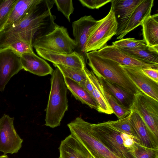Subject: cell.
<instances>
[{
  "label": "cell",
  "mask_w": 158,
  "mask_h": 158,
  "mask_svg": "<svg viewBox=\"0 0 158 158\" xmlns=\"http://www.w3.org/2000/svg\"><path fill=\"white\" fill-rule=\"evenodd\" d=\"M59 69L64 77L70 78L78 83L86 79V67L83 69H75L58 64H53Z\"/></svg>",
  "instance_id": "26"
},
{
  "label": "cell",
  "mask_w": 158,
  "mask_h": 158,
  "mask_svg": "<svg viewBox=\"0 0 158 158\" xmlns=\"http://www.w3.org/2000/svg\"><path fill=\"white\" fill-rule=\"evenodd\" d=\"M17 0H0V33L4 28Z\"/></svg>",
  "instance_id": "29"
},
{
  "label": "cell",
  "mask_w": 158,
  "mask_h": 158,
  "mask_svg": "<svg viewBox=\"0 0 158 158\" xmlns=\"http://www.w3.org/2000/svg\"><path fill=\"white\" fill-rule=\"evenodd\" d=\"M51 88L47 108L45 125L52 128L59 126L68 108V88L64 77L56 67L52 74Z\"/></svg>",
  "instance_id": "4"
},
{
  "label": "cell",
  "mask_w": 158,
  "mask_h": 158,
  "mask_svg": "<svg viewBox=\"0 0 158 158\" xmlns=\"http://www.w3.org/2000/svg\"><path fill=\"white\" fill-rule=\"evenodd\" d=\"M143 73L149 78L158 83V69L151 67L141 68Z\"/></svg>",
  "instance_id": "35"
},
{
  "label": "cell",
  "mask_w": 158,
  "mask_h": 158,
  "mask_svg": "<svg viewBox=\"0 0 158 158\" xmlns=\"http://www.w3.org/2000/svg\"><path fill=\"white\" fill-rule=\"evenodd\" d=\"M8 47H10L20 56L25 53L34 52L32 44L24 41L21 40L15 42Z\"/></svg>",
  "instance_id": "33"
},
{
  "label": "cell",
  "mask_w": 158,
  "mask_h": 158,
  "mask_svg": "<svg viewBox=\"0 0 158 158\" xmlns=\"http://www.w3.org/2000/svg\"><path fill=\"white\" fill-rule=\"evenodd\" d=\"M36 0H17L10 15L5 28L15 24L27 15Z\"/></svg>",
  "instance_id": "24"
},
{
  "label": "cell",
  "mask_w": 158,
  "mask_h": 158,
  "mask_svg": "<svg viewBox=\"0 0 158 158\" xmlns=\"http://www.w3.org/2000/svg\"><path fill=\"white\" fill-rule=\"evenodd\" d=\"M124 52L140 60L158 64V47H150L146 45L133 50Z\"/></svg>",
  "instance_id": "25"
},
{
  "label": "cell",
  "mask_w": 158,
  "mask_h": 158,
  "mask_svg": "<svg viewBox=\"0 0 158 158\" xmlns=\"http://www.w3.org/2000/svg\"><path fill=\"white\" fill-rule=\"evenodd\" d=\"M122 66L129 78L140 91L158 101V83L144 74L141 70L142 68Z\"/></svg>",
  "instance_id": "13"
},
{
  "label": "cell",
  "mask_w": 158,
  "mask_h": 158,
  "mask_svg": "<svg viewBox=\"0 0 158 158\" xmlns=\"http://www.w3.org/2000/svg\"><path fill=\"white\" fill-rule=\"evenodd\" d=\"M142 26L143 40L150 47H158V14L157 13L145 19Z\"/></svg>",
  "instance_id": "22"
},
{
  "label": "cell",
  "mask_w": 158,
  "mask_h": 158,
  "mask_svg": "<svg viewBox=\"0 0 158 158\" xmlns=\"http://www.w3.org/2000/svg\"><path fill=\"white\" fill-rule=\"evenodd\" d=\"M59 158H92L83 145L72 134L61 141Z\"/></svg>",
  "instance_id": "19"
},
{
  "label": "cell",
  "mask_w": 158,
  "mask_h": 158,
  "mask_svg": "<svg viewBox=\"0 0 158 158\" xmlns=\"http://www.w3.org/2000/svg\"><path fill=\"white\" fill-rule=\"evenodd\" d=\"M102 86L124 107L131 110L135 95L118 85L102 78H98Z\"/></svg>",
  "instance_id": "20"
},
{
  "label": "cell",
  "mask_w": 158,
  "mask_h": 158,
  "mask_svg": "<svg viewBox=\"0 0 158 158\" xmlns=\"http://www.w3.org/2000/svg\"><path fill=\"white\" fill-rule=\"evenodd\" d=\"M112 45H114L124 51L132 50L146 45L145 42L142 40L133 38L122 39L113 42Z\"/></svg>",
  "instance_id": "30"
},
{
  "label": "cell",
  "mask_w": 158,
  "mask_h": 158,
  "mask_svg": "<svg viewBox=\"0 0 158 158\" xmlns=\"http://www.w3.org/2000/svg\"><path fill=\"white\" fill-rule=\"evenodd\" d=\"M91 125L97 138L118 158H136L134 148L137 141L133 137L118 130L107 121L91 123Z\"/></svg>",
  "instance_id": "3"
},
{
  "label": "cell",
  "mask_w": 158,
  "mask_h": 158,
  "mask_svg": "<svg viewBox=\"0 0 158 158\" xmlns=\"http://www.w3.org/2000/svg\"><path fill=\"white\" fill-rule=\"evenodd\" d=\"M153 0H143L135 9L125 27L117 39H121L127 34L138 26L141 25L144 21L151 15Z\"/></svg>",
  "instance_id": "18"
},
{
  "label": "cell",
  "mask_w": 158,
  "mask_h": 158,
  "mask_svg": "<svg viewBox=\"0 0 158 158\" xmlns=\"http://www.w3.org/2000/svg\"><path fill=\"white\" fill-rule=\"evenodd\" d=\"M79 1L83 6L91 9H97L110 2L111 0H79Z\"/></svg>",
  "instance_id": "34"
},
{
  "label": "cell",
  "mask_w": 158,
  "mask_h": 158,
  "mask_svg": "<svg viewBox=\"0 0 158 158\" xmlns=\"http://www.w3.org/2000/svg\"><path fill=\"white\" fill-rule=\"evenodd\" d=\"M101 20L100 24L91 35L86 44L85 51L86 53L98 51L106 45L107 42L117 34L118 24L111 8L108 14Z\"/></svg>",
  "instance_id": "7"
},
{
  "label": "cell",
  "mask_w": 158,
  "mask_h": 158,
  "mask_svg": "<svg viewBox=\"0 0 158 158\" xmlns=\"http://www.w3.org/2000/svg\"><path fill=\"white\" fill-rule=\"evenodd\" d=\"M102 88L106 100L113 111V113L117 116L118 119L125 116L131 112V110L123 106L107 90L103 87Z\"/></svg>",
  "instance_id": "28"
},
{
  "label": "cell",
  "mask_w": 158,
  "mask_h": 158,
  "mask_svg": "<svg viewBox=\"0 0 158 158\" xmlns=\"http://www.w3.org/2000/svg\"><path fill=\"white\" fill-rule=\"evenodd\" d=\"M0 158H9L7 155H0Z\"/></svg>",
  "instance_id": "37"
},
{
  "label": "cell",
  "mask_w": 158,
  "mask_h": 158,
  "mask_svg": "<svg viewBox=\"0 0 158 158\" xmlns=\"http://www.w3.org/2000/svg\"><path fill=\"white\" fill-rule=\"evenodd\" d=\"M87 77L91 83L93 89V97L97 102L98 107L97 110L99 112L107 114L113 113L107 102L102 87L98 78L92 71L86 69Z\"/></svg>",
  "instance_id": "21"
},
{
  "label": "cell",
  "mask_w": 158,
  "mask_h": 158,
  "mask_svg": "<svg viewBox=\"0 0 158 158\" xmlns=\"http://www.w3.org/2000/svg\"><path fill=\"white\" fill-rule=\"evenodd\" d=\"M14 119L6 114L0 118V152L4 155L17 153L22 147L23 140L15 129Z\"/></svg>",
  "instance_id": "10"
},
{
  "label": "cell",
  "mask_w": 158,
  "mask_h": 158,
  "mask_svg": "<svg viewBox=\"0 0 158 158\" xmlns=\"http://www.w3.org/2000/svg\"><path fill=\"white\" fill-rule=\"evenodd\" d=\"M131 110L129 122L136 135L138 143L147 148H158V137L150 129L139 114Z\"/></svg>",
  "instance_id": "15"
},
{
  "label": "cell",
  "mask_w": 158,
  "mask_h": 158,
  "mask_svg": "<svg viewBox=\"0 0 158 158\" xmlns=\"http://www.w3.org/2000/svg\"><path fill=\"white\" fill-rule=\"evenodd\" d=\"M131 110L137 113L158 137V101L140 91L135 95Z\"/></svg>",
  "instance_id": "8"
},
{
  "label": "cell",
  "mask_w": 158,
  "mask_h": 158,
  "mask_svg": "<svg viewBox=\"0 0 158 158\" xmlns=\"http://www.w3.org/2000/svg\"><path fill=\"white\" fill-rule=\"evenodd\" d=\"M67 126L71 134L85 148L92 158H119L97 138L92 130L91 123L77 117Z\"/></svg>",
  "instance_id": "5"
},
{
  "label": "cell",
  "mask_w": 158,
  "mask_h": 158,
  "mask_svg": "<svg viewBox=\"0 0 158 158\" xmlns=\"http://www.w3.org/2000/svg\"><path fill=\"white\" fill-rule=\"evenodd\" d=\"M20 61L23 69L39 76L51 75L53 70L44 59L34 52L21 55Z\"/></svg>",
  "instance_id": "17"
},
{
  "label": "cell",
  "mask_w": 158,
  "mask_h": 158,
  "mask_svg": "<svg viewBox=\"0 0 158 158\" xmlns=\"http://www.w3.org/2000/svg\"><path fill=\"white\" fill-rule=\"evenodd\" d=\"M131 114V110L129 113L121 118L115 121H108L107 122L118 130L133 137L138 143L136 135L129 122Z\"/></svg>",
  "instance_id": "27"
},
{
  "label": "cell",
  "mask_w": 158,
  "mask_h": 158,
  "mask_svg": "<svg viewBox=\"0 0 158 158\" xmlns=\"http://www.w3.org/2000/svg\"><path fill=\"white\" fill-rule=\"evenodd\" d=\"M100 56L114 61L122 65L158 69V64L137 59L114 45H106L97 51Z\"/></svg>",
  "instance_id": "12"
},
{
  "label": "cell",
  "mask_w": 158,
  "mask_h": 158,
  "mask_svg": "<svg viewBox=\"0 0 158 158\" xmlns=\"http://www.w3.org/2000/svg\"><path fill=\"white\" fill-rule=\"evenodd\" d=\"M38 55L53 64H58L75 69H83L86 67V63L82 57L74 51L72 53L64 54L40 48H35Z\"/></svg>",
  "instance_id": "14"
},
{
  "label": "cell",
  "mask_w": 158,
  "mask_h": 158,
  "mask_svg": "<svg viewBox=\"0 0 158 158\" xmlns=\"http://www.w3.org/2000/svg\"><path fill=\"white\" fill-rule=\"evenodd\" d=\"M78 83L87 91L93 97V89L91 83L87 77L86 79L81 81Z\"/></svg>",
  "instance_id": "36"
},
{
  "label": "cell",
  "mask_w": 158,
  "mask_h": 158,
  "mask_svg": "<svg viewBox=\"0 0 158 158\" xmlns=\"http://www.w3.org/2000/svg\"><path fill=\"white\" fill-rule=\"evenodd\" d=\"M64 79L68 89L77 100L97 110L98 106L97 102L87 91L78 82L68 78L64 77Z\"/></svg>",
  "instance_id": "23"
},
{
  "label": "cell",
  "mask_w": 158,
  "mask_h": 158,
  "mask_svg": "<svg viewBox=\"0 0 158 158\" xmlns=\"http://www.w3.org/2000/svg\"><path fill=\"white\" fill-rule=\"evenodd\" d=\"M134 154L136 158H158V148H151L135 143Z\"/></svg>",
  "instance_id": "31"
},
{
  "label": "cell",
  "mask_w": 158,
  "mask_h": 158,
  "mask_svg": "<svg viewBox=\"0 0 158 158\" xmlns=\"http://www.w3.org/2000/svg\"><path fill=\"white\" fill-rule=\"evenodd\" d=\"M48 16L43 8L34 4L23 20L5 28L0 33V48L21 40L32 44L35 35L47 24Z\"/></svg>",
  "instance_id": "1"
},
{
  "label": "cell",
  "mask_w": 158,
  "mask_h": 158,
  "mask_svg": "<svg viewBox=\"0 0 158 158\" xmlns=\"http://www.w3.org/2000/svg\"><path fill=\"white\" fill-rule=\"evenodd\" d=\"M143 0H111V7L118 24L117 37L124 29L132 13Z\"/></svg>",
  "instance_id": "16"
},
{
  "label": "cell",
  "mask_w": 158,
  "mask_h": 158,
  "mask_svg": "<svg viewBox=\"0 0 158 158\" xmlns=\"http://www.w3.org/2000/svg\"><path fill=\"white\" fill-rule=\"evenodd\" d=\"M101 21V19L96 20L91 15H85L72 23L73 35L76 44L75 51L82 57L86 64L87 58L85 51L86 44Z\"/></svg>",
  "instance_id": "9"
},
{
  "label": "cell",
  "mask_w": 158,
  "mask_h": 158,
  "mask_svg": "<svg viewBox=\"0 0 158 158\" xmlns=\"http://www.w3.org/2000/svg\"><path fill=\"white\" fill-rule=\"evenodd\" d=\"M23 69L20 56L10 47L0 48V91L11 78Z\"/></svg>",
  "instance_id": "11"
},
{
  "label": "cell",
  "mask_w": 158,
  "mask_h": 158,
  "mask_svg": "<svg viewBox=\"0 0 158 158\" xmlns=\"http://www.w3.org/2000/svg\"><path fill=\"white\" fill-rule=\"evenodd\" d=\"M54 2L58 10L61 12L70 22V16L74 10L72 0H55Z\"/></svg>",
  "instance_id": "32"
},
{
  "label": "cell",
  "mask_w": 158,
  "mask_h": 158,
  "mask_svg": "<svg viewBox=\"0 0 158 158\" xmlns=\"http://www.w3.org/2000/svg\"><path fill=\"white\" fill-rule=\"evenodd\" d=\"M32 46L59 53L69 54L73 52L76 44L69 36L66 28L57 25L50 32L35 37Z\"/></svg>",
  "instance_id": "6"
},
{
  "label": "cell",
  "mask_w": 158,
  "mask_h": 158,
  "mask_svg": "<svg viewBox=\"0 0 158 158\" xmlns=\"http://www.w3.org/2000/svg\"><path fill=\"white\" fill-rule=\"evenodd\" d=\"M88 65L98 78H102L135 95L140 91L130 79L122 66L112 60L102 57L97 51L86 53Z\"/></svg>",
  "instance_id": "2"
}]
</instances>
